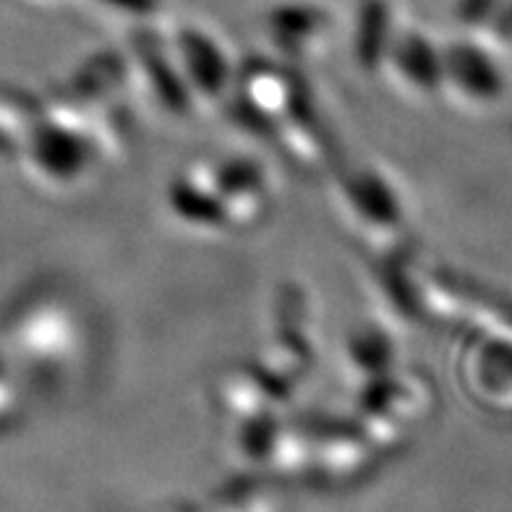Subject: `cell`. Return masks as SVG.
<instances>
[{"instance_id": "4", "label": "cell", "mask_w": 512, "mask_h": 512, "mask_svg": "<svg viewBox=\"0 0 512 512\" xmlns=\"http://www.w3.org/2000/svg\"><path fill=\"white\" fill-rule=\"evenodd\" d=\"M131 58V55H128ZM131 71L139 87L147 92L149 102L160 113L170 115L173 121H183L196 110L191 92L183 81L178 63L170 50H165L160 42H136V55L131 58Z\"/></svg>"}, {"instance_id": "12", "label": "cell", "mask_w": 512, "mask_h": 512, "mask_svg": "<svg viewBox=\"0 0 512 512\" xmlns=\"http://www.w3.org/2000/svg\"><path fill=\"white\" fill-rule=\"evenodd\" d=\"M395 361H398L395 345L384 332H356L345 345V371L364 384L382 374H390Z\"/></svg>"}, {"instance_id": "6", "label": "cell", "mask_w": 512, "mask_h": 512, "mask_svg": "<svg viewBox=\"0 0 512 512\" xmlns=\"http://www.w3.org/2000/svg\"><path fill=\"white\" fill-rule=\"evenodd\" d=\"M270 40L285 58L298 63H317L330 45L332 24L322 8L293 3L275 8L267 21Z\"/></svg>"}, {"instance_id": "8", "label": "cell", "mask_w": 512, "mask_h": 512, "mask_svg": "<svg viewBox=\"0 0 512 512\" xmlns=\"http://www.w3.org/2000/svg\"><path fill=\"white\" fill-rule=\"evenodd\" d=\"M168 207L178 223L194 233H220L228 228L223 202L217 196L212 165H191L183 176L170 183Z\"/></svg>"}, {"instance_id": "2", "label": "cell", "mask_w": 512, "mask_h": 512, "mask_svg": "<svg viewBox=\"0 0 512 512\" xmlns=\"http://www.w3.org/2000/svg\"><path fill=\"white\" fill-rule=\"evenodd\" d=\"M170 53L176 58L196 108H220L230 92H236V74L223 48L209 34L199 29H183Z\"/></svg>"}, {"instance_id": "11", "label": "cell", "mask_w": 512, "mask_h": 512, "mask_svg": "<svg viewBox=\"0 0 512 512\" xmlns=\"http://www.w3.org/2000/svg\"><path fill=\"white\" fill-rule=\"evenodd\" d=\"M400 34L392 27V8L387 0H366L364 8L358 11L356 40H353V53H356L358 68L366 74L382 71L387 55Z\"/></svg>"}, {"instance_id": "9", "label": "cell", "mask_w": 512, "mask_h": 512, "mask_svg": "<svg viewBox=\"0 0 512 512\" xmlns=\"http://www.w3.org/2000/svg\"><path fill=\"white\" fill-rule=\"evenodd\" d=\"M215 189L230 225H251L270 207V183L259 162L228 160L212 165Z\"/></svg>"}, {"instance_id": "7", "label": "cell", "mask_w": 512, "mask_h": 512, "mask_svg": "<svg viewBox=\"0 0 512 512\" xmlns=\"http://www.w3.org/2000/svg\"><path fill=\"white\" fill-rule=\"evenodd\" d=\"M236 95L241 108L262 118L275 134V121L306 95V87L285 68L256 61L243 68L241 76H236Z\"/></svg>"}, {"instance_id": "3", "label": "cell", "mask_w": 512, "mask_h": 512, "mask_svg": "<svg viewBox=\"0 0 512 512\" xmlns=\"http://www.w3.org/2000/svg\"><path fill=\"white\" fill-rule=\"evenodd\" d=\"M29 142H32L29 155L37 173L61 189H71L87 181L100 157V149L89 136L68 131L55 123L37 128Z\"/></svg>"}, {"instance_id": "1", "label": "cell", "mask_w": 512, "mask_h": 512, "mask_svg": "<svg viewBox=\"0 0 512 512\" xmlns=\"http://www.w3.org/2000/svg\"><path fill=\"white\" fill-rule=\"evenodd\" d=\"M337 217L382 259H395L408 243V217L398 189L379 170H356L332 191Z\"/></svg>"}, {"instance_id": "13", "label": "cell", "mask_w": 512, "mask_h": 512, "mask_svg": "<svg viewBox=\"0 0 512 512\" xmlns=\"http://www.w3.org/2000/svg\"><path fill=\"white\" fill-rule=\"evenodd\" d=\"M97 3L108 8L110 14L128 21H147L160 11V0H97Z\"/></svg>"}, {"instance_id": "10", "label": "cell", "mask_w": 512, "mask_h": 512, "mask_svg": "<svg viewBox=\"0 0 512 512\" xmlns=\"http://www.w3.org/2000/svg\"><path fill=\"white\" fill-rule=\"evenodd\" d=\"M275 142L306 170H319L330 157V136L319 121L317 110L306 92L301 100L275 121Z\"/></svg>"}, {"instance_id": "5", "label": "cell", "mask_w": 512, "mask_h": 512, "mask_svg": "<svg viewBox=\"0 0 512 512\" xmlns=\"http://www.w3.org/2000/svg\"><path fill=\"white\" fill-rule=\"evenodd\" d=\"M382 71L390 74L392 87L408 100L426 102L442 95V53L424 34L400 32Z\"/></svg>"}]
</instances>
